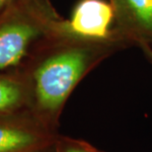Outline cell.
I'll return each instance as SVG.
<instances>
[{"instance_id": "obj_10", "label": "cell", "mask_w": 152, "mask_h": 152, "mask_svg": "<svg viewBox=\"0 0 152 152\" xmlns=\"http://www.w3.org/2000/svg\"><path fill=\"white\" fill-rule=\"evenodd\" d=\"M56 152H57V151H56Z\"/></svg>"}, {"instance_id": "obj_7", "label": "cell", "mask_w": 152, "mask_h": 152, "mask_svg": "<svg viewBox=\"0 0 152 152\" xmlns=\"http://www.w3.org/2000/svg\"><path fill=\"white\" fill-rule=\"evenodd\" d=\"M57 152H102L89 143L72 139H63L58 142Z\"/></svg>"}, {"instance_id": "obj_9", "label": "cell", "mask_w": 152, "mask_h": 152, "mask_svg": "<svg viewBox=\"0 0 152 152\" xmlns=\"http://www.w3.org/2000/svg\"><path fill=\"white\" fill-rule=\"evenodd\" d=\"M13 1L14 0H0V13Z\"/></svg>"}, {"instance_id": "obj_5", "label": "cell", "mask_w": 152, "mask_h": 152, "mask_svg": "<svg viewBox=\"0 0 152 152\" xmlns=\"http://www.w3.org/2000/svg\"><path fill=\"white\" fill-rule=\"evenodd\" d=\"M48 143V135L41 129L0 121V152H38Z\"/></svg>"}, {"instance_id": "obj_1", "label": "cell", "mask_w": 152, "mask_h": 152, "mask_svg": "<svg viewBox=\"0 0 152 152\" xmlns=\"http://www.w3.org/2000/svg\"><path fill=\"white\" fill-rule=\"evenodd\" d=\"M113 45L69 42L42 59L33 73L39 110L48 115L58 113L79 81Z\"/></svg>"}, {"instance_id": "obj_3", "label": "cell", "mask_w": 152, "mask_h": 152, "mask_svg": "<svg viewBox=\"0 0 152 152\" xmlns=\"http://www.w3.org/2000/svg\"><path fill=\"white\" fill-rule=\"evenodd\" d=\"M53 37L89 44L115 45L121 41L110 0H79L67 19L56 22Z\"/></svg>"}, {"instance_id": "obj_6", "label": "cell", "mask_w": 152, "mask_h": 152, "mask_svg": "<svg viewBox=\"0 0 152 152\" xmlns=\"http://www.w3.org/2000/svg\"><path fill=\"white\" fill-rule=\"evenodd\" d=\"M26 96L25 86L20 81L0 75V115L21 107Z\"/></svg>"}, {"instance_id": "obj_4", "label": "cell", "mask_w": 152, "mask_h": 152, "mask_svg": "<svg viewBox=\"0 0 152 152\" xmlns=\"http://www.w3.org/2000/svg\"><path fill=\"white\" fill-rule=\"evenodd\" d=\"M115 10V29L121 39L152 45V0H110Z\"/></svg>"}, {"instance_id": "obj_8", "label": "cell", "mask_w": 152, "mask_h": 152, "mask_svg": "<svg viewBox=\"0 0 152 152\" xmlns=\"http://www.w3.org/2000/svg\"><path fill=\"white\" fill-rule=\"evenodd\" d=\"M139 47L142 48V50L145 53V54L148 56V58L151 60L152 62V48H150V45H140Z\"/></svg>"}, {"instance_id": "obj_2", "label": "cell", "mask_w": 152, "mask_h": 152, "mask_svg": "<svg viewBox=\"0 0 152 152\" xmlns=\"http://www.w3.org/2000/svg\"><path fill=\"white\" fill-rule=\"evenodd\" d=\"M59 16L48 0H14L0 13V70L19 65Z\"/></svg>"}]
</instances>
